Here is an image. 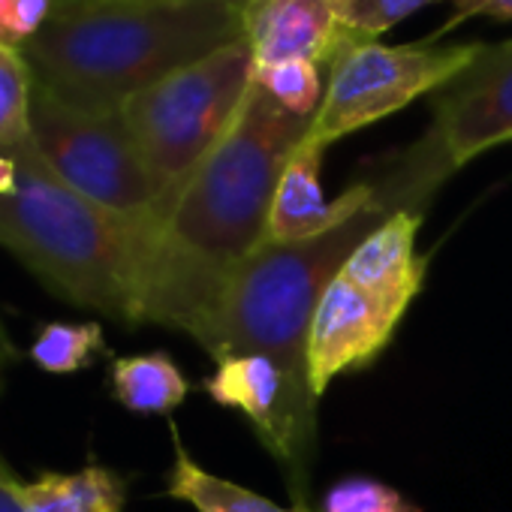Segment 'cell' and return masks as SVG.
<instances>
[{
  "instance_id": "1",
  "label": "cell",
  "mask_w": 512,
  "mask_h": 512,
  "mask_svg": "<svg viewBox=\"0 0 512 512\" xmlns=\"http://www.w3.org/2000/svg\"><path fill=\"white\" fill-rule=\"evenodd\" d=\"M308 133V118L287 112L253 82L235 124L190 175L148 244L136 326L196 332L235 269L266 244L281 172Z\"/></svg>"
},
{
  "instance_id": "2",
  "label": "cell",
  "mask_w": 512,
  "mask_h": 512,
  "mask_svg": "<svg viewBox=\"0 0 512 512\" xmlns=\"http://www.w3.org/2000/svg\"><path fill=\"white\" fill-rule=\"evenodd\" d=\"M223 0H55L22 46L34 85L85 112H121L160 79L241 40Z\"/></svg>"
},
{
  "instance_id": "3",
  "label": "cell",
  "mask_w": 512,
  "mask_h": 512,
  "mask_svg": "<svg viewBox=\"0 0 512 512\" xmlns=\"http://www.w3.org/2000/svg\"><path fill=\"white\" fill-rule=\"evenodd\" d=\"M10 151L19 184L0 199V247L55 299L136 326L151 232L67 187L43 163L31 139Z\"/></svg>"
},
{
  "instance_id": "4",
  "label": "cell",
  "mask_w": 512,
  "mask_h": 512,
  "mask_svg": "<svg viewBox=\"0 0 512 512\" xmlns=\"http://www.w3.org/2000/svg\"><path fill=\"white\" fill-rule=\"evenodd\" d=\"M386 217V208H371L314 241H266L235 269L220 302L190 338L211 359L235 353L269 356L287 374L296 398L317 407L320 398L308 383V335L317 305L353 247Z\"/></svg>"
},
{
  "instance_id": "5",
  "label": "cell",
  "mask_w": 512,
  "mask_h": 512,
  "mask_svg": "<svg viewBox=\"0 0 512 512\" xmlns=\"http://www.w3.org/2000/svg\"><path fill=\"white\" fill-rule=\"evenodd\" d=\"M253 67L241 37L124 103V121L157 190V229L190 175L235 124L253 88Z\"/></svg>"
},
{
  "instance_id": "6",
  "label": "cell",
  "mask_w": 512,
  "mask_h": 512,
  "mask_svg": "<svg viewBox=\"0 0 512 512\" xmlns=\"http://www.w3.org/2000/svg\"><path fill=\"white\" fill-rule=\"evenodd\" d=\"M431 97V127L368 175L392 214H422L452 172L512 142V40L485 43L473 64Z\"/></svg>"
},
{
  "instance_id": "7",
  "label": "cell",
  "mask_w": 512,
  "mask_h": 512,
  "mask_svg": "<svg viewBox=\"0 0 512 512\" xmlns=\"http://www.w3.org/2000/svg\"><path fill=\"white\" fill-rule=\"evenodd\" d=\"M485 43L440 46L434 40L386 46L350 34L326 64V97L311 121L308 139L329 148L350 133L371 127L425 94H437L464 73Z\"/></svg>"
},
{
  "instance_id": "8",
  "label": "cell",
  "mask_w": 512,
  "mask_h": 512,
  "mask_svg": "<svg viewBox=\"0 0 512 512\" xmlns=\"http://www.w3.org/2000/svg\"><path fill=\"white\" fill-rule=\"evenodd\" d=\"M31 145L76 193L157 232V190L124 112H85L34 85Z\"/></svg>"
},
{
  "instance_id": "9",
  "label": "cell",
  "mask_w": 512,
  "mask_h": 512,
  "mask_svg": "<svg viewBox=\"0 0 512 512\" xmlns=\"http://www.w3.org/2000/svg\"><path fill=\"white\" fill-rule=\"evenodd\" d=\"M404 311L374 299L350 278L338 275L314 314L308 335V383L317 398L335 377L368 368L392 341Z\"/></svg>"
},
{
  "instance_id": "10",
  "label": "cell",
  "mask_w": 512,
  "mask_h": 512,
  "mask_svg": "<svg viewBox=\"0 0 512 512\" xmlns=\"http://www.w3.org/2000/svg\"><path fill=\"white\" fill-rule=\"evenodd\" d=\"M323 157L326 148L305 139L287 160L269 211V229H266L269 244L314 241L371 208H386L377 199V190L368 178H359L338 199H329L323 190Z\"/></svg>"
},
{
  "instance_id": "11",
  "label": "cell",
  "mask_w": 512,
  "mask_h": 512,
  "mask_svg": "<svg viewBox=\"0 0 512 512\" xmlns=\"http://www.w3.org/2000/svg\"><path fill=\"white\" fill-rule=\"evenodd\" d=\"M241 34L253 64L314 61L329 64L347 28V0H241Z\"/></svg>"
},
{
  "instance_id": "12",
  "label": "cell",
  "mask_w": 512,
  "mask_h": 512,
  "mask_svg": "<svg viewBox=\"0 0 512 512\" xmlns=\"http://www.w3.org/2000/svg\"><path fill=\"white\" fill-rule=\"evenodd\" d=\"M422 226V214L395 211L380 220L347 256L341 269L356 287L371 293L374 299L407 314L413 299L422 290L428 272V253L416 250V235Z\"/></svg>"
},
{
  "instance_id": "13",
  "label": "cell",
  "mask_w": 512,
  "mask_h": 512,
  "mask_svg": "<svg viewBox=\"0 0 512 512\" xmlns=\"http://www.w3.org/2000/svg\"><path fill=\"white\" fill-rule=\"evenodd\" d=\"M25 512H124L127 479L106 464H85L73 473L46 470L31 482H16Z\"/></svg>"
},
{
  "instance_id": "14",
  "label": "cell",
  "mask_w": 512,
  "mask_h": 512,
  "mask_svg": "<svg viewBox=\"0 0 512 512\" xmlns=\"http://www.w3.org/2000/svg\"><path fill=\"white\" fill-rule=\"evenodd\" d=\"M112 398L136 416H169L184 404L190 383L166 350L115 356L109 365Z\"/></svg>"
},
{
  "instance_id": "15",
  "label": "cell",
  "mask_w": 512,
  "mask_h": 512,
  "mask_svg": "<svg viewBox=\"0 0 512 512\" xmlns=\"http://www.w3.org/2000/svg\"><path fill=\"white\" fill-rule=\"evenodd\" d=\"M172 434V470L166 482V497H175L181 503H190L196 512H308L305 506H281L263 494H256L232 479L214 476L205 467L193 461L187 446L181 443L178 428H169Z\"/></svg>"
},
{
  "instance_id": "16",
  "label": "cell",
  "mask_w": 512,
  "mask_h": 512,
  "mask_svg": "<svg viewBox=\"0 0 512 512\" xmlns=\"http://www.w3.org/2000/svg\"><path fill=\"white\" fill-rule=\"evenodd\" d=\"M100 353H106V335H103V326L97 320L46 323L28 350L31 362L40 371L58 374V377L79 374V371L91 368Z\"/></svg>"
},
{
  "instance_id": "17",
  "label": "cell",
  "mask_w": 512,
  "mask_h": 512,
  "mask_svg": "<svg viewBox=\"0 0 512 512\" xmlns=\"http://www.w3.org/2000/svg\"><path fill=\"white\" fill-rule=\"evenodd\" d=\"M253 82L260 85L287 112L314 121L326 97V79L314 61H278L253 67Z\"/></svg>"
},
{
  "instance_id": "18",
  "label": "cell",
  "mask_w": 512,
  "mask_h": 512,
  "mask_svg": "<svg viewBox=\"0 0 512 512\" xmlns=\"http://www.w3.org/2000/svg\"><path fill=\"white\" fill-rule=\"evenodd\" d=\"M34 76L22 49L0 43V151H10L31 136Z\"/></svg>"
},
{
  "instance_id": "19",
  "label": "cell",
  "mask_w": 512,
  "mask_h": 512,
  "mask_svg": "<svg viewBox=\"0 0 512 512\" xmlns=\"http://www.w3.org/2000/svg\"><path fill=\"white\" fill-rule=\"evenodd\" d=\"M320 512H422L410 500H404L392 485L371 476H350L335 482Z\"/></svg>"
},
{
  "instance_id": "20",
  "label": "cell",
  "mask_w": 512,
  "mask_h": 512,
  "mask_svg": "<svg viewBox=\"0 0 512 512\" xmlns=\"http://www.w3.org/2000/svg\"><path fill=\"white\" fill-rule=\"evenodd\" d=\"M431 4H437V0H347V28L353 34L377 40Z\"/></svg>"
},
{
  "instance_id": "21",
  "label": "cell",
  "mask_w": 512,
  "mask_h": 512,
  "mask_svg": "<svg viewBox=\"0 0 512 512\" xmlns=\"http://www.w3.org/2000/svg\"><path fill=\"white\" fill-rule=\"evenodd\" d=\"M55 0H13V13H10V46L22 49L31 43L43 25L52 16Z\"/></svg>"
},
{
  "instance_id": "22",
  "label": "cell",
  "mask_w": 512,
  "mask_h": 512,
  "mask_svg": "<svg viewBox=\"0 0 512 512\" xmlns=\"http://www.w3.org/2000/svg\"><path fill=\"white\" fill-rule=\"evenodd\" d=\"M476 16H485V19H494V22H512V0H452V16L449 22L428 40H440L446 37L449 31H455L461 22L467 19H476Z\"/></svg>"
},
{
  "instance_id": "23",
  "label": "cell",
  "mask_w": 512,
  "mask_h": 512,
  "mask_svg": "<svg viewBox=\"0 0 512 512\" xmlns=\"http://www.w3.org/2000/svg\"><path fill=\"white\" fill-rule=\"evenodd\" d=\"M19 476L7 467V461L0 458V512H25L19 494H16Z\"/></svg>"
},
{
  "instance_id": "24",
  "label": "cell",
  "mask_w": 512,
  "mask_h": 512,
  "mask_svg": "<svg viewBox=\"0 0 512 512\" xmlns=\"http://www.w3.org/2000/svg\"><path fill=\"white\" fill-rule=\"evenodd\" d=\"M19 184V166L13 151H0V199L10 196Z\"/></svg>"
},
{
  "instance_id": "25",
  "label": "cell",
  "mask_w": 512,
  "mask_h": 512,
  "mask_svg": "<svg viewBox=\"0 0 512 512\" xmlns=\"http://www.w3.org/2000/svg\"><path fill=\"white\" fill-rule=\"evenodd\" d=\"M0 356H4V362H7V365L19 359V350H16V344H13V338H10V332H7L4 320H0Z\"/></svg>"
},
{
  "instance_id": "26",
  "label": "cell",
  "mask_w": 512,
  "mask_h": 512,
  "mask_svg": "<svg viewBox=\"0 0 512 512\" xmlns=\"http://www.w3.org/2000/svg\"><path fill=\"white\" fill-rule=\"evenodd\" d=\"M4 368H7V362H4V356H0V392H4Z\"/></svg>"
},
{
  "instance_id": "27",
  "label": "cell",
  "mask_w": 512,
  "mask_h": 512,
  "mask_svg": "<svg viewBox=\"0 0 512 512\" xmlns=\"http://www.w3.org/2000/svg\"><path fill=\"white\" fill-rule=\"evenodd\" d=\"M223 4H232V7H238V4H241V0H223Z\"/></svg>"
}]
</instances>
